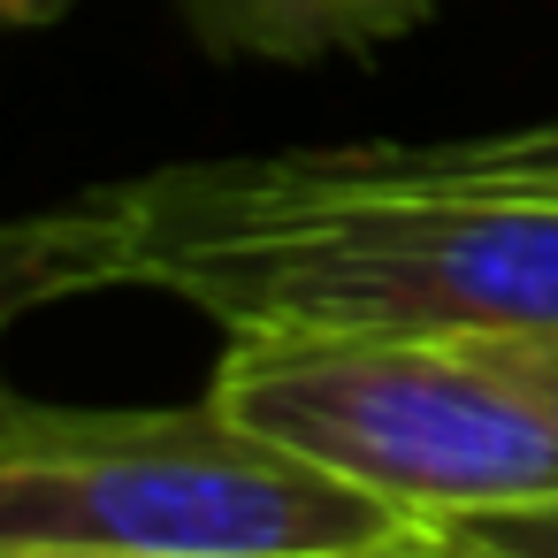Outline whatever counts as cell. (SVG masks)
Listing matches in <instances>:
<instances>
[{
    "label": "cell",
    "mask_w": 558,
    "mask_h": 558,
    "mask_svg": "<svg viewBox=\"0 0 558 558\" xmlns=\"http://www.w3.org/2000/svg\"><path fill=\"white\" fill-rule=\"evenodd\" d=\"M9 314L161 291L230 337H474L558 322V199L405 192L306 154L177 161L39 207L0 245Z\"/></svg>",
    "instance_id": "obj_1"
},
{
    "label": "cell",
    "mask_w": 558,
    "mask_h": 558,
    "mask_svg": "<svg viewBox=\"0 0 558 558\" xmlns=\"http://www.w3.org/2000/svg\"><path fill=\"white\" fill-rule=\"evenodd\" d=\"M413 520L322 459L230 421L39 405L0 413V550L85 558H367Z\"/></svg>",
    "instance_id": "obj_2"
},
{
    "label": "cell",
    "mask_w": 558,
    "mask_h": 558,
    "mask_svg": "<svg viewBox=\"0 0 558 558\" xmlns=\"http://www.w3.org/2000/svg\"><path fill=\"white\" fill-rule=\"evenodd\" d=\"M207 398L405 520L558 497V428L466 337H230Z\"/></svg>",
    "instance_id": "obj_3"
},
{
    "label": "cell",
    "mask_w": 558,
    "mask_h": 558,
    "mask_svg": "<svg viewBox=\"0 0 558 558\" xmlns=\"http://www.w3.org/2000/svg\"><path fill=\"white\" fill-rule=\"evenodd\" d=\"M451 0H177L192 39L222 62H329V54H375Z\"/></svg>",
    "instance_id": "obj_4"
},
{
    "label": "cell",
    "mask_w": 558,
    "mask_h": 558,
    "mask_svg": "<svg viewBox=\"0 0 558 558\" xmlns=\"http://www.w3.org/2000/svg\"><path fill=\"white\" fill-rule=\"evenodd\" d=\"M299 154L329 177H367V184H405V192L535 199L558 184V116L474 131V138H360V146H299Z\"/></svg>",
    "instance_id": "obj_5"
},
{
    "label": "cell",
    "mask_w": 558,
    "mask_h": 558,
    "mask_svg": "<svg viewBox=\"0 0 558 558\" xmlns=\"http://www.w3.org/2000/svg\"><path fill=\"white\" fill-rule=\"evenodd\" d=\"M466 344L558 428V322H535V329H474Z\"/></svg>",
    "instance_id": "obj_6"
},
{
    "label": "cell",
    "mask_w": 558,
    "mask_h": 558,
    "mask_svg": "<svg viewBox=\"0 0 558 558\" xmlns=\"http://www.w3.org/2000/svg\"><path fill=\"white\" fill-rule=\"evenodd\" d=\"M444 527H459V535H474L489 550H512V558H558V497H543V505H497V512H459Z\"/></svg>",
    "instance_id": "obj_7"
},
{
    "label": "cell",
    "mask_w": 558,
    "mask_h": 558,
    "mask_svg": "<svg viewBox=\"0 0 558 558\" xmlns=\"http://www.w3.org/2000/svg\"><path fill=\"white\" fill-rule=\"evenodd\" d=\"M367 558H512V550H489V543H474V535H459V527H444V520H413L405 535H390V543L367 550Z\"/></svg>",
    "instance_id": "obj_8"
},
{
    "label": "cell",
    "mask_w": 558,
    "mask_h": 558,
    "mask_svg": "<svg viewBox=\"0 0 558 558\" xmlns=\"http://www.w3.org/2000/svg\"><path fill=\"white\" fill-rule=\"evenodd\" d=\"M77 9V0H0V16H9L16 32H39V24H62Z\"/></svg>",
    "instance_id": "obj_9"
},
{
    "label": "cell",
    "mask_w": 558,
    "mask_h": 558,
    "mask_svg": "<svg viewBox=\"0 0 558 558\" xmlns=\"http://www.w3.org/2000/svg\"><path fill=\"white\" fill-rule=\"evenodd\" d=\"M0 558H85V550H0Z\"/></svg>",
    "instance_id": "obj_10"
},
{
    "label": "cell",
    "mask_w": 558,
    "mask_h": 558,
    "mask_svg": "<svg viewBox=\"0 0 558 558\" xmlns=\"http://www.w3.org/2000/svg\"><path fill=\"white\" fill-rule=\"evenodd\" d=\"M535 199H558V184H550V192H535Z\"/></svg>",
    "instance_id": "obj_11"
}]
</instances>
